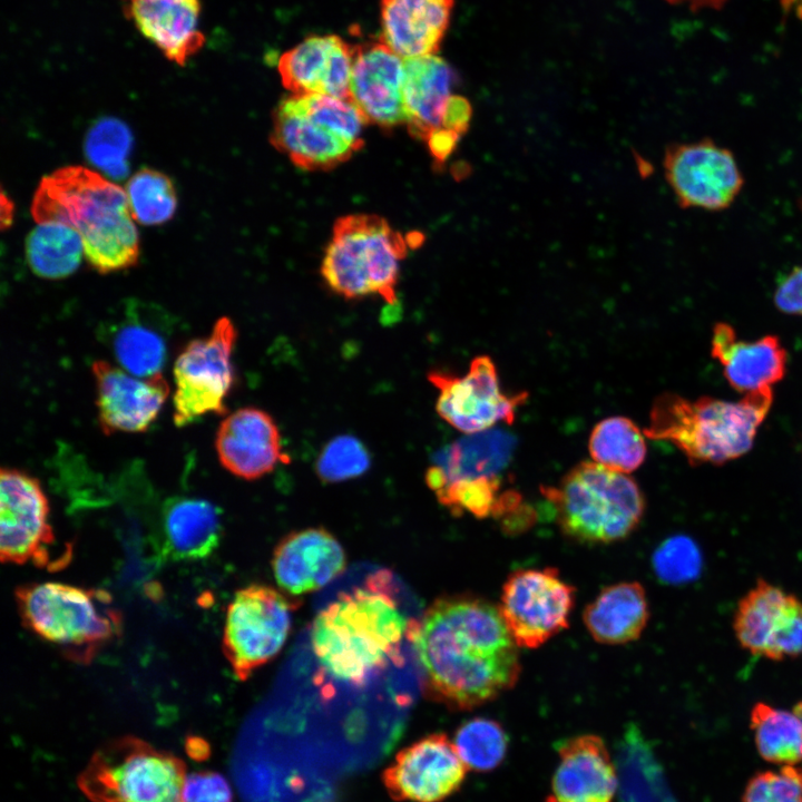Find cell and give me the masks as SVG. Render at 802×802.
<instances>
[{
    "label": "cell",
    "mask_w": 802,
    "mask_h": 802,
    "mask_svg": "<svg viewBox=\"0 0 802 802\" xmlns=\"http://www.w3.org/2000/svg\"><path fill=\"white\" fill-rule=\"evenodd\" d=\"M423 694L452 711H470L512 688L518 646L487 599L468 594L437 598L410 620Z\"/></svg>",
    "instance_id": "6da1fadb"
},
{
    "label": "cell",
    "mask_w": 802,
    "mask_h": 802,
    "mask_svg": "<svg viewBox=\"0 0 802 802\" xmlns=\"http://www.w3.org/2000/svg\"><path fill=\"white\" fill-rule=\"evenodd\" d=\"M409 626L390 588V574L378 571L320 610L311 642L330 676L361 685L398 654Z\"/></svg>",
    "instance_id": "7a4b0ae2"
},
{
    "label": "cell",
    "mask_w": 802,
    "mask_h": 802,
    "mask_svg": "<svg viewBox=\"0 0 802 802\" xmlns=\"http://www.w3.org/2000/svg\"><path fill=\"white\" fill-rule=\"evenodd\" d=\"M37 223L55 222L76 229L84 256L100 274L135 266L139 238L125 190L82 166H66L45 176L35 193Z\"/></svg>",
    "instance_id": "3957f363"
},
{
    "label": "cell",
    "mask_w": 802,
    "mask_h": 802,
    "mask_svg": "<svg viewBox=\"0 0 802 802\" xmlns=\"http://www.w3.org/2000/svg\"><path fill=\"white\" fill-rule=\"evenodd\" d=\"M773 402L772 388L739 401L688 400L665 392L653 402L644 434L675 446L693 466L723 464L747 453Z\"/></svg>",
    "instance_id": "277c9868"
},
{
    "label": "cell",
    "mask_w": 802,
    "mask_h": 802,
    "mask_svg": "<svg viewBox=\"0 0 802 802\" xmlns=\"http://www.w3.org/2000/svg\"><path fill=\"white\" fill-rule=\"evenodd\" d=\"M564 535L581 544H610L628 537L645 511L637 482L595 461L573 467L557 486L541 487Z\"/></svg>",
    "instance_id": "5b68a950"
},
{
    "label": "cell",
    "mask_w": 802,
    "mask_h": 802,
    "mask_svg": "<svg viewBox=\"0 0 802 802\" xmlns=\"http://www.w3.org/2000/svg\"><path fill=\"white\" fill-rule=\"evenodd\" d=\"M16 599L26 627L78 663H89L121 632V615L104 589L35 583L18 587Z\"/></svg>",
    "instance_id": "8992f818"
},
{
    "label": "cell",
    "mask_w": 802,
    "mask_h": 802,
    "mask_svg": "<svg viewBox=\"0 0 802 802\" xmlns=\"http://www.w3.org/2000/svg\"><path fill=\"white\" fill-rule=\"evenodd\" d=\"M516 444L512 434L495 428L464 434L434 454L426 482L452 515L500 517L508 495L500 491L502 473Z\"/></svg>",
    "instance_id": "52a82bcc"
},
{
    "label": "cell",
    "mask_w": 802,
    "mask_h": 802,
    "mask_svg": "<svg viewBox=\"0 0 802 802\" xmlns=\"http://www.w3.org/2000/svg\"><path fill=\"white\" fill-rule=\"evenodd\" d=\"M407 250L405 239L383 217L345 215L333 226L321 274L327 286L345 299L376 294L394 304L399 264Z\"/></svg>",
    "instance_id": "ba28073f"
},
{
    "label": "cell",
    "mask_w": 802,
    "mask_h": 802,
    "mask_svg": "<svg viewBox=\"0 0 802 802\" xmlns=\"http://www.w3.org/2000/svg\"><path fill=\"white\" fill-rule=\"evenodd\" d=\"M185 779L180 759L126 736L97 750L78 784L92 802H183Z\"/></svg>",
    "instance_id": "9c48e42d"
},
{
    "label": "cell",
    "mask_w": 802,
    "mask_h": 802,
    "mask_svg": "<svg viewBox=\"0 0 802 802\" xmlns=\"http://www.w3.org/2000/svg\"><path fill=\"white\" fill-rule=\"evenodd\" d=\"M236 339L233 321L222 316L208 335L190 340L180 350L173 366V420L177 427L226 412L225 400L235 378L232 356Z\"/></svg>",
    "instance_id": "30bf717a"
},
{
    "label": "cell",
    "mask_w": 802,
    "mask_h": 802,
    "mask_svg": "<svg viewBox=\"0 0 802 802\" xmlns=\"http://www.w3.org/2000/svg\"><path fill=\"white\" fill-rule=\"evenodd\" d=\"M296 606L292 598L265 585L253 584L235 593L226 612L223 652L239 681L282 649Z\"/></svg>",
    "instance_id": "8fae6325"
},
{
    "label": "cell",
    "mask_w": 802,
    "mask_h": 802,
    "mask_svg": "<svg viewBox=\"0 0 802 802\" xmlns=\"http://www.w3.org/2000/svg\"><path fill=\"white\" fill-rule=\"evenodd\" d=\"M574 605L575 588L547 567L511 573L498 609L517 646L537 648L568 627Z\"/></svg>",
    "instance_id": "7c38bea8"
},
{
    "label": "cell",
    "mask_w": 802,
    "mask_h": 802,
    "mask_svg": "<svg viewBox=\"0 0 802 802\" xmlns=\"http://www.w3.org/2000/svg\"><path fill=\"white\" fill-rule=\"evenodd\" d=\"M428 379L439 390L438 414L464 434L489 430L499 422L511 424L527 399L525 392L507 395L501 390L496 364L488 355L473 358L462 376L434 370Z\"/></svg>",
    "instance_id": "4fadbf2b"
},
{
    "label": "cell",
    "mask_w": 802,
    "mask_h": 802,
    "mask_svg": "<svg viewBox=\"0 0 802 802\" xmlns=\"http://www.w3.org/2000/svg\"><path fill=\"white\" fill-rule=\"evenodd\" d=\"M663 166L665 178L684 208L725 209L744 183L733 153L708 138L669 145Z\"/></svg>",
    "instance_id": "5bb4252c"
},
{
    "label": "cell",
    "mask_w": 802,
    "mask_h": 802,
    "mask_svg": "<svg viewBox=\"0 0 802 802\" xmlns=\"http://www.w3.org/2000/svg\"><path fill=\"white\" fill-rule=\"evenodd\" d=\"M55 535L49 503L39 480L14 468L0 470V555L3 563L51 561Z\"/></svg>",
    "instance_id": "9a60e30c"
},
{
    "label": "cell",
    "mask_w": 802,
    "mask_h": 802,
    "mask_svg": "<svg viewBox=\"0 0 802 802\" xmlns=\"http://www.w3.org/2000/svg\"><path fill=\"white\" fill-rule=\"evenodd\" d=\"M468 771L453 741L431 733L400 750L381 777L394 801L442 802L461 789Z\"/></svg>",
    "instance_id": "2e32d148"
},
{
    "label": "cell",
    "mask_w": 802,
    "mask_h": 802,
    "mask_svg": "<svg viewBox=\"0 0 802 802\" xmlns=\"http://www.w3.org/2000/svg\"><path fill=\"white\" fill-rule=\"evenodd\" d=\"M91 372L98 423L107 436L146 431L169 394V385L162 373L137 376L105 360L94 361Z\"/></svg>",
    "instance_id": "e0dca14e"
},
{
    "label": "cell",
    "mask_w": 802,
    "mask_h": 802,
    "mask_svg": "<svg viewBox=\"0 0 802 802\" xmlns=\"http://www.w3.org/2000/svg\"><path fill=\"white\" fill-rule=\"evenodd\" d=\"M404 59L381 39L353 47L350 99L368 124L391 129L405 124Z\"/></svg>",
    "instance_id": "ac0fdd59"
},
{
    "label": "cell",
    "mask_w": 802,
    "mask_h": 802,
    "mask_svg": "<svg viewBox=\"0 0 802 802\" xmlns=\"http://www.w3.org/2000/svg\"><path fill=\"white\" fill-rule=\"evenodd\" d=\"M215 449L221 464L245 480L270 473L286 458L274 419L254 407L237 409L221 422Z\"/></svg>",
    "instance_id": "d6986e66"
},
{
    "label": "cell",
    "mask_w": 802,
    "mask_h": 802,
    "mask_svg": "<svg viewBox=\"0 0 802 802\" xmlns=\"http://www.w3.org/2000/svg\"><path fill=\"white\" fill-rule=\"evenodd\" d=\"M345 552L339 540L324 528H306L283 537L272 557V569L280 588L291 595L317 590L345 568Z\"/></svg>",
    "instance_id": "ffe728a7"
},
{
    "label": "cell",
    "mask_w": 802,
    "mask_h": 802,
    "mask_svg": "<svg viewBox=\"0 0 802 802\" xmlns=\"http://www.w3.org/2000/svg\"><path fill=\"white\" fill-rule=\"evenodd\" d=\"M617 772L602 737L583 734L558 747L546 802H614Z\"/></svg>",
    "instance_id": "44dd1931"
},
{
    "label": "cell",
    "mask_w": 802,
    "mask_h": 802,
    "mask_svg": "<svg viewBox=\"0 0 802 802\" xmlns=\"http://www.w3.org/2000/svg\"><path fill=\"white\" fill-rule=\"evenodd\" d=\"M353 47L335 35L310 36L285 51L277 70L292 94L350 98Z\"/></svg>",
    "instance_id": "7402d4cb"
},
{
    "label": "cell",
    "mask_w": 802,
    "mask_h": 802,
    "mask_svg": "<svg viewBox=\"0 0 802 802\" xmlns=\"http://www.w3.org/2000/svg\"><path fill=\"white\" fill-rule=\"evenodd\" d=\"M711 353L730 385L741 393L771 388L785 375L788 353L776 335L743 341L732 325L718 322L713 327Z\"/></svg>",
    "instance_id": "603a6c76"
},
{
    "label": "cell",
    "mask_w": 802,
    "mask_h": 802,
    "mask_svg": "<svg viewBox=\"0 0 802 802\" xmlns=\"http://www.w3.org/2000/svg\"><path fill=\"white\" fill-rule=\"evenodd\" d=\"M272 145L306 170L330 169L358 149L306 115L293 96L280 101L273 115Z\"/></svg>",
    "instance_id": "cb8c5ba5"
},
{
    "label": "cell",
    "mask_w": 802,
    "mask_h": 802,
    "mask_svg": "<svg viewBox=\"0 0 802 802\" xmlns=\"http://www.w3.org/2000/svg\"><path fill=\"white\" fill-rule=\"evenodd\" d=\"M454 0H381L380 39L403 58L437 55Z\"/></svg>",
    "instance_id": "d4e9b609"
},
{
    "label": "cell",
    "mask_w": 802,
    "mask_h": 802,
    "mask_svg": "<svg viewBox=\"0 0 802 802\" xmlns=\"http://www.w3.org/2000/svg\"><path fill=\"white\" fill-rule=\"evenodd\" d=\"M199 0H130L127 17L163 55L184 66L205 42Z\"/></svg>",
    "instance_id": "484cf974"
},
{
    "label": "cell",
    "mask_w": 802,
    "mask_h": 802,
    "mask_svg": "<svg viewBox=\"0 0 802 802\" xmlns=\"http://www.w3.org/2000/svg\"><path fill=\"white\" fill-rule=\"evenodd\" d=\"M457 75L437 55L404 58L403 105L410 134L421 140L442 127Z\"/></svg>",
    "instance_id": "4316f807"
},
{
    "label": "cell",
    "mask_w": 802,
    "mask_h": 802,
    "mask_svg": "<svg viewBox=\"0 0 802 802\" xmlns=\"http://www.w3.org/2000/svg\"><path fill=\"white\" fill-rule=\"evenodd\" d=\"M119 320L113 324L110 346L120 368L137 376L162 373L167 359V342L155 320L160 311L143 302H126Z\"/></svg>",
    "instance_id": "83f0119b"
},
{
    "label": "cell",
    "mask_w": 802,
    "mask_h": 802,
    "mask_svg": "<svg viewBox=\"0 0 802 802\" xmlns=\"http://www.w3.org/2000/svg\"><path fill=\"white\" fill-rule=\"evenodd\" d=\"M648 618L646 593L637 581H622L605 587L583 613L590 636L606 645H622L638 639Z\"/></svg>",
    "instance_id": "f1b7e54d"
},
{
    "label": "cell",
    "mask_w": 802,
    "mask_h": 802,
    "mask_svg": "<svg viewBox=\"0 0 802 802\" xmlns=\"http://www.w3.org/2000/svg\"><path fill=\"white\" fill-rule=\"evenodd\" d=\"M165 544L178 559L207 557L218 545L222 534L221 514L205 499L176 498L163 511Z\"/></svg>",
    "instance_id": "f546056e"
},
{
    "label": "cell",
    "mask_w": 802,
    "mask_h": 802,
    "mask_svg": "<svg viewBox=\"0 0 802 802\" xmlns=\"http://www.w3.org/2000/svg\"><path fill=\"white\" fill-rule=\"evenodd\" d=\"M791 594L759 579L740 600L733 628L740 645L756 656L767 657L777 624Z\"/></svg>",
    "instance_id": "4dcf8cb0"
},
{
    "label": "cell",
    "mask_w": 802,
    "mask_h": 802,
    "mask_svg": "<svg viewBox=\"0 0 802 802\" xmlns=\"http://www.w3.org/2000/svg\"><path fill=\"white\" fill-rule=\"evenodd\" d=\"M27 263L37 276L59 280L71 275L84 255L82 239L72 227L55 223H38L26 238Z\"/></svg>",
    "instance_id": "1f68e13d"
},
{
    "label": "cell",
    "mask_w": 802,
    "mask_h": 802,
    "mask_svg": "<svg viewBox=\"0 0 802 802\" xmlns=\"http://www.w3.org/2000/svg\"><path fill=\"white\" fill-rule=\"evenodd\" d=\"M644 436L629 418L609 417L591 430L588 450L595 462L628 475L645 461L647 448Z\"/></svg>",
    "instance_id": "d6a6232c"
},
{
    "label": "cell",
    "mask_w": 802,
    "mask_h": 802,
    "mask_svg": "<svg viewBox=\"0 0 802 802\" xmlns=\"http://www.w3.org/2000/svg\"><path fill=\"white\" fill-rule=\"evenodd\" d=\"M751 728L760 755L772 763L802 761V716L765 703L751 711Z\"/></svg>",
    "instance_id": "836d02e7"
},
{
    "label": "cell",
    "mask_w": 802,
    "mask_h": 802,
    "mask_svg": "<svg viewBox=\"0 0 802 802\" xmlns=\"http://www.w3.org/2000/svg\"><path fill=\"white\" fill-rule=\"evenodd\" d=\"M126 197L133 218L144 225H160L173 218L177 193L173 180L153 168H140L126 184Z\"/></svg>",
    "instance_id": "e575fe53"
},
{
    "label": "cell",
    "mask_w": 802,
    "mask_h": 802,
    "mask_svg": "<svg viewBox=\"0 0 802 802\" xmlns=\"http://www.w3.org/2000/svg\"><path fill=\"white\" fill-rule=\"evenodd\" d=\"M134 138L128 126L115 117H101L86 134L84 151L88 162L113 179L128 175Z\"/></svg>",
    "instance_id": "d590c367"
},
{
    "label": "cell",
    "mask_w": 802,
    "mask_h": 802,
    "mask_svg": "<svg viewBox=\"0 0 802 802\" xmlns=\"http://www.w3.org/2000/svg\"><path fill=\"white\" fill-rule=\"evenodd\" d=\"M508 735L495 720L473 717L456 731L454 746L468 770L489 772L498 767L508 751Z\"/></svg>",
    "instance_id": "8d00e7d4"
},
{
    "label": "cell",
    "mask_w": 802,
    "mask_h": 802,
    "mask_svg": "<svg viewBox=\"0 0 802 802\" xmlns=\"http://www.w3.org/2000/svg\"><path fill=\"white\" fill-rule=\"evenodd\" d=\"M297 106L315 121L352 144L363 146L362 133L366 119L350 98L319 94H292Z\"/></svg>",
    "instance_id": "74e56055"
},
{
    "label": "cell",
    "mask_w": 802,
    "mask_h": 802,
    "mask_svg": "<svg viewBox=\"0 0 802 802\" xmlns=\"http://www.w3.org/2000/svg\"><path fill=\"white\" fill-rule=\"evenodd\" d=\"M371 456L365 444L350 434L338 436L322 449L315 471L325 482H341L360 477L369 470Z\"/></svg>",
    "instance_id": "f35d334b"
},
{
    "label": "cell",
    "mask_w": 802,
    "mask_h": 802,
    "mask_svg": "<svg viewBox=\"0 0 802 802\" xmlns=\"http://www.w3.org/2000/svg\"><path fill=\"white\" fill-rule=\"evenodd\" d=\"M653 568L659 580L678 585L695 579L702 569V556L696 544L686 536H673L655 550Z\"/></svg>",
    "instance_id": "ab89813d"
},
{
    "label": "cell",
    "mask_w": 802,
    "mask_h": 802,
    "mask_svg": "<svg viewBox=\"0 0 802 802\" xmlns=\"http://www.w3.org/2000/svg\"><path fill=\"white\" fill-rule=\"evenodd\" d=\"M742 802H802V771L785 765L780 771H764L747 783Z\"/></svg>",
    "instance_id": "60d3db41"
},
{
    "label": "cell",
    "mask_w": 802,
    "mask_h": 802,
    "mask_svg": "<svg viewBox=\"0 0 802 802\" xmlns=\"http://www.w3.org/2000/svg\"><path fill=\"white\" fill-rule=\"evenodd\" d=\"M802 657V602L794 595L785 607L772 639L767 658Z\"/></svg>",
    "instance_id": "b9f144b4"
},
{
    "label": "cell",
    "mask_w": 802,
    "mask_h": 802,
    "mask_svg": "<svg viewBox=\"0 0 802 802\" xmlns=\"http://www.w3.org/2000/svg\"><path fill=\"white\" fill-rule=\"evenodd\" d=\"M183 802H233L227 780L216 772H196L186 775Z\"/></svg>",
    "instance_id": "7bdbcfd3"
},
{
    "label": "cell",
    "mask_w": 802,
    "mask_h": 802,
    "mask_svg": "<svg viewBox=\"0 0 802 802\" xmlns=\"http://www.w3.org/2000/svg\"><path fill=\"white\" fill-rule=\"evenodd\" d=\"M773 301L782 313L802 316V265L793 267L777 283Z\"/></svg>",
    "instance_id": "ee69618b"
},
{
    "label": "cell",
    "mask_w": 802,
    "mask_h": 802,
    "mask_svg": "<svg viewBox=\"0 0 802 802\" xmlns=\"http://www.w3.org/2000/svg\"><path fill=\"white\" fill-rule=\"evenodd\" d=\"M472 118L470 101L460 96L452 95L449 99L442 118V128L452 130L460 136L466 134Z\"/></svg>",
    "instance_id": "f6af8a7d"
},
{
    "label": "cell",
    "mask_w": 802,
    "mask_h": 802,
    "mask_svg": "<svg viewBox=\"0 0 802 802\" xmlns=\"http://www.w3.org/2000/svg\"><path fill=\"white\" fill-rule=\"evenodd\" d=\"M460 137L459 134L441 127L433 130L427 137L426 143L434 160L438 164H443L454 151Z\"/></svg>",
    "instance_id": "bcb514c9"
},
{
    "label": "cell",
    "mask_w": 802,
    "mask_h": 802,
    "mask_svg": "<svg viewBox=\"0 0 802 802\" xmlns=\"http://www.w3.org/2000/svg\"><path fill=\"white\" fill-rule=\"evenodd\" d=\"M674 4H687L691 9L697 10L702 8H721L726 0H666Z\"/></svg>",
    "instance_id": "7dc6e473"
},
{
    "label": "cell",
    "mask_w": 802,
    "mask_h": 802,
    "mask_svg": "<svg viewBox=\"0 0 802 802\" xmlns=\"http://www.w3.org/2000/svg\"><path fill=\"white\" fill-rule=\"evenodd\" d=\"M13 217V203L4 193L1 194V227L10 226Z\"/></svg>",
    "instance_id": "c3c4849f"
},
{
    "label": "cell",
    "mask_w": 802,
    "mask_h": 802,
    "mask_svg": "<svg viewBox=\"0 0 802 802\" xmlns=\"http://www.w3.org/2000/svg\"><path fill=\"white\" fill-rule=\"evenodd\" d=\"M785 10H789L791 6L795 4L798 13L802 17V0H782Z\"/></svg>",
    "instance_id": "681fc988"
}]
</instances>
